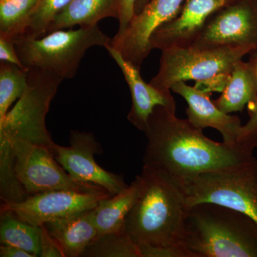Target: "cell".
I'll list each match as a JSON object with an SVG mask.
<instances>
[{
	"mask_svg": "<svg viewBox=\"0 0 257 257\" xmlns=\"http://www.w3.org/2000/svg\"><path fill=\"white\" fill-rule=\"evenodd\" d=\"M144 165L182 182L203 172L246 165L256 160L246 145L216 143L188 119H179L176 106H157L146 130Z\"/></svg>",
	"mask_w": 257,
	"mask_h": 257,
	"instance_id": "obj_1",
	"label": "cell"
},
{
	"mask_svg": "<svg viewBox=\"0 0 257 257\" xmlns=\"http://www.w3.org/2000/svg\"><path fill=\"white\" fill-rule=\"evenodd\" d=\"M140 194L125 221L137 244L179 245L187 212L185 199L170 176L148 166L140 174Z\"/></svg>",
	"mask_w": 257,
	"mask_h": 257,
	"instance_id": "obj_2",
	"label": "cell"
},
{
	"mask_svg": "<svg viewBox=\"0 0 257 257\" xmlns=\"http://www.w3.org/2000/svg\"><path fill=\"white\" fill-rule=\"evenodd\" d=\"M179 245L193 257H257V223L229 208L187 207Z\"/></svg>",
	"mask_w": 257,
	"mask_h": 257,
	"instance_id": "obj_3",
	"label": "cell"
},
{
	"mask_svg": "<svg viewBox=\"0 0 257 257\" xmlns=\"http://www.w3.org/2000/svg\"><path fill=\"white\" fill-rule=\"evenodd\" d=\"M255 50L251 47H175L162 50L158 73L150 84L171 91L175 83L196 81L204 92H222L233 67Z\"/></svg>",
	"mask_w": 257,
	"mask_h": 257,
	"instance_id": "obj_4",
	"label": "cell"
},
{
	"mask_svg": "<svg viewBox=\"0 0 257 257\" xmlns=\"http://www.w3.org/2000/svg\"><path fill=\"white\" fill-rule=\"evenodd\" d=\"M111 39L94 26L77 30H59L40 38L15 39V50L26 69L50 71L62 79H72L77 73L86 52L94 46L106 47Z\"/></svg>",
	"mask_w": 257,
	"mask_h": 257,
	"instance_id": "obj_5",
	"label": "cell"
},
{
	"mask_svg": "<svg viewBox=\"0 0 257 257\" xmlns=\"http://www.w3.org/2000/svg\"><path fill=\"white\" fill-rule=\"evenodd\" d=\"M177 184L187 207L212 203L243 213L257 223V160L203 172Z\"/></svg>",
	"mask_w": 257,
	"mask_h": 257,
	"instance_id": "obj_6",
	"label": "cell"
},
{
	"mask_svg": "<svg viewBox=\"0 0 257 257\" xmlns=\"http://www.w3.org/2000/svg\"><path fill=\"white\" fill-rule=\"evenodd\" d=\"M62 80L50 71L29 69L25 92L0 120V138L25 140L51 150L55 143L47 130L45 119Z\"/></svg>",
	"mask_w": 257,
	"mask_h": 257,
	"instance_id": "obj_7",
	"label": "cell"
},
{
	"mask_svg": "<svg viewBox=\"0 0 257 257\" xmlns=\"http://www.w3.org/2000/svg\"><path fill=\"white\" fill-rule=\"evenodd\" d=\"M9 142L14 152L17 175L29 195L59 189L78 192L104 189L94 184L74 180L46 147L21 140Z\"/></svg>",
	"mask_w": 257,
	"mask_h": 257,
	"instance_id": "obj_8",
	"label": "cell"
},
{
	"mask_svg": "<svg viewBox=\"0 0 257 257\" xmlns=\"http://www.w3.org/2000/svg\"><path fill=\"white\" fill-rule=\"evenodd\" d=\"M50 150L62 168L77 182L99 186L111 196L128 187L124 176L108 172L96 163L94 155L102 154L103 150L92 133L71 130L69 147L54 143Z\"/></svg>",
	"mask_w": 257,
	"mask_h": 257,
	"instance_id": "obj_9",
	"label": "cell"
},
{
	"mask_svg": "<svg viewBox=\"0 0 257 257\" xmlns=\"http://www.w3.org/2000/svg\"><path fill=\"white\" fill-rule=\"evenodd\" d=\"M191 46L257 48L256 0H235L216 12Z\"/></svg>",
	"mask_w": 257,
	"mask_h": 257,
	"instance_id": "obj_10",
	"label": "cell"
},
{
	"mask_svg": "<svg viewBox=\"0 0 257 257\" xmlns=\"http://www.w3.org/2000/svg\"><path fill=\"white\" fill-rule=\"evenodd\" d=\"M105 189L78 192L59 189L30 196L18 204H1L0 209L11 211L20 219L35 226L94 209L101 199L110 197Z\"/></svg>",
	"mask_w": 257,
	"mask_h": 257,
	"instance_id": "obj_11",
	"label": "cell"
},
{
	"mask_svg": "<svg viewBox=\"0 0 257 257\" xmlns=\"http://www.w3.org/2000/svg\"><path fill=\"white\" fill-rule=\"evenodd\" d=\"M185 0H149L122 33L111 39V47L138 68L152 50L154 32L179 14Z\"/></svg>",
	"mask_w": 257,
	"mask_h": 257,
	"instance_id": "obj_12",
	"label": "cell"
},
{
	"mask_svg": "<svg viewBox=\"0 0 257 257\" xmlns=\"http://www.w3.org/2000/svg\"><path fill=\"white\" fill-rule=\"evenodd\" d=\"M235 0H185L179 14L157 29L150 38L152 50L191 46L209 19Z\"/></svg>",
	"mask_w": 257,
	"mask_h": 257,
	"instance_id": "obj_13",
	"label": "cell"
},
{
	"mask_svg": "<svg viewBox=\"0 0 257 257\" xmlns=\"http://www.w3.org/2000/svg\"><path fill=\"white\" fill-rule=\"evenodd\" d=\"M171 90L185 99L188 104L186 110L189 122L199 130L215 128L222 135L223 142L231 145L240 143L242 125L236 116L223 112L211 100V93L192 87L185 82L175 83Z\"/></svg>",
	"mask_w": 257,
	"mask_h": 257,
	"instance_id": "obj_14",
	"label": "cell"
},
{
	"mask_svg": "<svg viewBox=\"0 0 257 257\" xmlns=\"http://www.w3.org/2000/svg\"><path fill=\"white\" fill-rule=\"evenodd\" d=\"M105 48L121 69L131 92L133 105L127 119L139 130L145 132L155 107L176 106L175 99L171 91H162L145 82L140 74V69L124 58L119 51L109 45Z\"/></svg>",
	"mask_w": 257,
	"mask_h": 257,
	"instance_id": "obj_15",
	"label": "cell"
},
{
	"mask_svg": "<svg viewBox=\"0 0 257 257\" xmlns=\"http://www.w3.org/2000/svg\"><path fill=\"white\" fill-rule=\"evenodd\" d=\"M45 225L58 243L64 257L82 256L86 248L98 237L94 209L49 221Z\"/></svg>",
	"mask_w": 257,
	"mask_h": 257,
	"instance_id": "obj_16",
	"label": "cell"
},
{
	"mask_svg": "<svg viewBox=\"0 0 257 257\" xmlns=\"http://www.w3.org/2000/svg\"><path fill=\"white\" fill-rule=\"evenodd\" d=\"M257 96V77L254 69L249 62L242 60L235 63L226 85L215 105L226 114L241 111Z\"/></svg>",
	"mask_w": 257,
	"mask_h": 257,
	"instance_id": "obj_17",
	"label": "cell"
},
{
	"mask_svg": "<svg viewBox=\"0 0 257 257\" xmlns=\"http://www.w3.org/2000/svg\"><path fill=\"white\" fill-rule=\"evenodd\" d=\"M140 186L141 181L140 175H138L127 188L99 202L94 208L98 236L124 231L126 216L138 199Z\"/></svg>",
	"mask_w": 257,
	"mask_h": 257,
	"instance_id": "obj_18",
	"label": "cell"
},
{
	"mask_svg": "<svg viewBox=\"0 0 257 257\" xmlns=\"http://www.w3.org/2000/svg\"><path fill=\"white\" fill-rule=\"evenodd\" d=\"M106 18H119L116 0H72L54 19L47 34L75 25L94 26Z\"/></svg>",
	"mask_w": 257,
	"mask_h": 257,
	"instance_id": "obj_19",
	"label": "cell"
},
{
	"mask_svg": "<svg viewBox=\"0 0 257 257\" xmlns=\"http://www.w3.org/2000/svg\"><path fill=\"white\" fill-rule=\"evenodd\" d=\"M41 226L25 222L11 211L0 209V242L40 256Z\"/></svg>",
	"mask_w": 257,
	"mask_h": 257,
	"instance_id": "obj_20",
	"label": "cell"
},
{
	"mask_svg": "<svg viewBox=\"0 0 257 257\" xmlns=\"http://www.w3.org/2000/svg\"><path fill=\"white\" fill-rule=\"evenodd\" d=\"M30 197L20 182L12 144L0 138V199L1 204H18Z\"/></svg>",
	"mask_w": 257,
	"mask_h": 257,
	"instance_id": "obj_21",
	"label": "cell"
},
{
	"mask_svg": "<svg viewBox=\"0 0 257 257\" xmlns=\"http://www.w3.org/2000/svg\"><path fill=\"white\" fill-rule=\"evenodd\" d=\"M37 0H0V37L14 41L25 35Z\"/></svg>",
	"mask_w": 257,
	"mask_h": 257,
	"instance_id": "obj_22",
	"label": "cell"
},
{
	"mask_svg": "<svg viewBox=\"0 0 257 257\" xmlns=\"http://www.w3.org/2000/svg\"><path fill=\"white\" fill-rule=\"evenodd\" d=\"M29 69L16 64L1 62L0 64V120L10 111V106L20 99L28 85Z\"/></svg>",
	"mask_w": 257,
	"mask_h": 257,
	"instance_id": "obj_23",
	"label": "cell"
},
{
	"mask_svg": "<svg viewBox=\"0 0 257 257\" xmlns=\"http://www.w3.org/2000/svg\"><path fill=\"white\" fill-rule=\"evenodd\" d=\"M84 257H140L138 244L125 231L100 235L86 248Z\"/></svg>",
	"mask_w": 257,
	"mask_h": 257,
	"instance_id": "obj_24",
	"label": "cell"
},
{
	"mask_svg": "<svg viewBox=\"0 0 257 257\" xmlns=\"http://www.w3.org/2000/svg\"><path fill=\"white\" fill-rule=\"evenodd\" d=\"M72 0H37L30 24L23 37L40 38L45 36L54 19Z\"/></svg>",
	"mask_w": 257,
	"mask_h": 257,
	"instance_id": "obj_25",
	"label": "cell"
},
{
	"mask_svg": "<svg viewBox=\"0 0 257 257\" xmlns=\"http://www.w3.org/2000/svg\"><path fill=\"white\" fill-rule=\"evenodd\" d=\"M248 62L254 69L257 77V48L250 52ZM248 114L249 118L242 126L239 142L253 150L257 147V96L253 102L248 104Z\"/></svg>",
	"mask_w": 257,
	"mask_h": 257,
	"instance_id": "obj_26",
	"label": "cell"
},
{
	"mask_svg": "<svg viewBox=\"0 0 257 257\" xmlns=\"http://www.w3.org/2000/svg\"><path fill=\"white\" fill-rule=\"evenodd\" d=\"M140 257H193L179 245L138 244Z\"/></svg>",
	"mask_w": 257,
	"mask_h": 257,
	"instance_id": "obj_27",
	"label": "cell"
},
{
	"mask_svg": "<svg viewBox=\"0 0 257 257\" xmlns=\"http://www.w3.org/2000/svg\"><path fill=\"white\" fill-rule=\"evenodd\" d=\"M41 239L40 248L41 257H64L58 243L54 239L47 230L45 224L41 226Z\"/></svg>",
	"mask_w": 257,
	"mask_h": 257,
	"instance_id": "obj_28",
	"label": "cell"
},
{
	"mask_svg": "<svg viewBox=\"0 0 257 257\" xmlns=\"http://www.w3.org/2000/svg\"><path fill=\"white\" fill-rule=\"evenodd\" d=\"M138 0H116L119 27L117 34L122 33L135 16V5Z\"/></svg>",
	"mask_w": 257,
	"mask_h": 257,
	"instance_id": "obj_29",
	"label": "cell"
},
{
	"mask_svg": "<svg viewBox=\"0 0 257 257\" xmlns=\"http://www.w3.org/2000/svg\"><path fill=\"white\" fill-rule=\"evenodd\" d=\"M0 60L1 62L16 64L22 69H28L25 68L19 58L15 50L14 42L3 37H0Z\"/></svg>",
	"mask_w": 257,
	"mask_h": 257,
	"instance_id": "obj_30",
	"label": "cell"
},
{
	"mask_svg": "<svg viewBox=\"0 0 257 257\" xmlns=\"http://www.w3.org/2000/svg\"><path fill=\"white\" fill-rule=\"evenodd\" d=\"M1 257H35V255L11 245L1 244L0 246Z\"/></svg>",
	"mask_w": 257,
	"mask_h": 257,
	"instance_id": "obj_31",
	"label": "cell"
},
{
	"mask_svg": "<svg viewBox=\"0 0 257 257\" xmlns=\"http://www.w3.org/2000/svg\"><path fill=\"white\" fill-rule=\"evenodd\" d=\"M148 2L149 0H138L136 5H135V14L137 15L140 13Z\"/></svg>",
	"mask_w": 257,
	"mask_h": 257,
	"instance_id": "obj_32",
	"label": "cell"
},
{
	"mask_svg": "<svg viewBox=\"0 0 257 257\" xmlns=\"http://www.w3.org/2000/svg\"><path fill=\"white\" fill-rule=\"evenodd\" d=\"M256 1L257 2V0H256Z\"/></svg>",
	"mask_w": 257,
	"mask_h": 257,
	"instance_id": "obj_33",
	"label": "cell"
}]
</instances>
